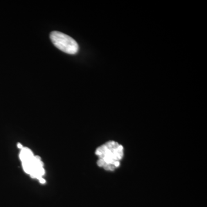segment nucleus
<instances>
[{
	"instance_id": "nucleus-2",
	"label": "nucleus",
	"mask_w": 207,
	"mask_h": 207,
	"mask_svg": "<svg viewBox=\"0 0 207 207\" xmlns=\"http://www.w3.org/2000/svg\"><path fill=\"white\" fill-rule=\"evenodd\" d=\"M49 38L55 46L69 54H76L79 49L76 41L69 35L59 31H53Z\"/></svg>"
},
{
	"instance_id": "nucleus-1",
	"label": "nucleus",
	"mask_w": 207,
	"mask_h": 207,
	"mask_svg": "<svg viewBox=\"0 0 207 207\" xmlns=\"http://www.w3.org/2000/svg\"><path fill=\"white\" fill-rule=\"evenodd\" d=\"M96 154L100 157L98 166L107 170H114L120 165L123 156V147L118 143L111 141L97 148Z\"/></svg>"
},
{
	"instance_id": "nucleus-3",
	"label": "nucleus",
	"mask_w": 207,
	"mask_h": 207,
	"mask_svg": "<svg viewBox=\"0 0 207 207\" xmlns=\"http://www.w3.org/2000/svg\"><path fill=\"white\" fill-rule=\"evenodd\" d=\"M32 152L27 147H23L20 154V158L22 163L30 161L33 158Z\"/></svg>"
},
{
	"instance_id": "nucleus-5",
	"label": "nucleus",
	"mask_w": 207,
	"mask_h": 207,
	"mask_svg": "<svg viewBox=\"0 0 207 207\" xmlns=\"http://www.w3.org/2000/svg\"><path fill=\"white\" fill-rule=\"evenodd\" d=\"M17 147H19V148H21V149H22V148H23L22 146V144H20V143H18V144H17Z\"/></svg>"
},
{
	"instance_id": "nucleus-4",
	"label": "nucleus",
	"mask_w": 207,
	"mask_h": 207,
	"mask_svg": "<svg viewBox=\"0 0 207 207\" xmlns=\"http://www.w3.org/2000/svg\"><path fill=\"white\" fill-rule=\"evenodd\" d=\"M39 180L40 182V183H42V184H44V183L46 182V181H45V180L43 179V178H40V179H39Z\"/></svg>"
}]
</instances>
